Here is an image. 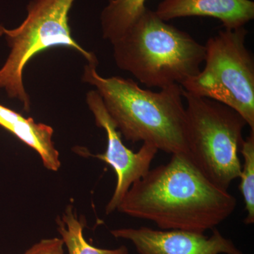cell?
Returning <instances> with one entry per match:
<instances>
[{
	"label": "cell",
	"instance_id": "1",
	"mask_svg": "<svg viewBox=\"0 0 254 254\" xmlns=\"http://www.w3.org/2000/svg\"><path fill=\"white\" fill-rule=\"evenodd\" d=\"M237 199L207 178L187 154L148 170L125 195L118 210L160 230L205 233L235 211Z\"/></svg>",
	"mask_w": 254,
	"mask_h": 254
},
{
	"label": "cell",
	"instance_id": "2",
	"mask_svg": "<svg viewBox=\"0 0 254 254\" xmlns=\"http://www.w3.org/2000/svg\"><path fill=\"white\" fill-rule=\"evenodd\" d=\"M88 63L82 81L95 87L117 128L127 141L154 145L168 154H187L188 128L182 88L145 90L129 78L103 77Z\"/></svg>",
	"mask_w": 254,
	"mask_h": 254
},
{
	"label": "cell",
	"instance_id": "3",
	"mask_svg": "<svg viewBox=\"0 0 254 254\" xmlns=\"http://www.w3.org/2000/svg\"><path fill=\"white\" fill-rule=\"evenodd\" d=\"M112 45L118 67L148 88L181 86L199 73L204 62L203 45L148 8Z\"/></svg>",
	"mask_w": 254,
	"mask_h": 254
},
{
	"label": "cell",
	"instance_id": "4",
	"mask_svg": "<svg viewBox=\"0 0 254 254\" xmlns=\"http://www.w3.org/2000/svg\"><path fill=\"white\" fill-rule=\"evenodd\" d=\"M75 0H31L27 15L18 27L7 29L0 26V36H4L10 53L0 68V89L10 98L22 103L29 112L31 103L23 83L26 65L36 55L55 47L71 48L81 54L88 63L98 65L96 55L87 51L71 36L69 13Z\"/></svg>",
	"mask_w": 254,
	"mask_h": 254
},
{
	"label": "cell",
	"instance_id": "5",
	"mask_svg": "<svg viewBox=\"0 0 254 254\" xmlns=\"http://www.w3.org/2000/svg\"><path fill=\"white\" fill-rule=\"evenodd\" d=\"M182 95L187 104L189 156L210 182L228 190L240 178L238 153L247 124L227 105L184 89Z\"/></svg>",
	"mask_w": 254,
	"mask_h": 254
},
{
	"label": "cell",
	"instance_id": "6",
	"mask_svg": "<svg viewBox=\"0 0 254 254\" xmlns=\"http://www.w3.org/2000/svg\"><path fill=\"white\" fill-rule=\"evenodd\" d=\"M245 26L224 29L205 45V66L181 85L190 94L236 111L254 131V61Z\"/></svg>",
	"mask_w": 254,
	"mask_h": 254
},
{
	"label": "cell",
	"instance_id": "7",
	"mask_svg": "<svg viewBox=\"0 0 254 254\" xmlns=\"http://www.w3.org/2000/svg\"><path fill=\"white\" fill-rule=\"evenodd\" d=\"M86 100L94 116L95 125L105 130L108 140L105 153L91 155L108 164L117 175L116 187L105 208L107 215H109L118 210L131 185L148 173L158 150L148 143H143L137 152L128 149L122 141L121 133L110 118L99 93L95 90L88 92Z\"/></svg>",
	"mask_w": 254,
	"mask_h": 254
},
{
	"label": "cell",
	"instance_id": "8",
	"mask_svg": "<svg viewBox=\"0 0 254 254\" xmlns=\"http://www.w3.org/2000/svg\"><path fill=\"white\" fill-rule=\"evenodd\" d=\"M110 233L129 241L138 254H244L218 229L210 236L180 230H155L148 227L116 229Z\"/></svg>",
	"mask_w": 254,
	"mask_h": 254
},
{
	"label": "cell",
	"instance_id": "9",
	"mask_svg": "<svg viewBox=\"0 0 254 254\" xmlns=\"http://www.w3.org/2000/svg\"><path fill=\"white\" fill-rule=\"evenodd\" d=\"M155 13L165 21L200 16L216 18L225 29L244 27L254 18L252 0H163Z\"/></svg>",
	"mask_w": 254,
	"mask_h": 254
},
{
	"label": "cell",
	"instance_id": "10",
	"mask_svg": "<svg viewBox=\"0 0 254 254\" xmlns=\"http://www.w3.org/2000/svg\"><path fill=\"white\" fill-rule=\"evenodd\" d=\"M0 127L9 131L20 141L36 150L45 168L57 172L61 166L60 153L53 140L54 129L43 123H37L31 118L0 104Z\"/></svg>",
	"mask_w": 254,
	"mask_h": 254
},
{
	"label": "cell",
	"instance_id": "11",
	"mask_svg": "<svg viewBox=\"0 0 254 254\" xmlns=\"http://www.w3.org/2000/svg\"><path fill=\"white\" fill-rule=\"evenodd\" d=\"M146 0H108L100 14L102 33L111 44L122 38L145 9Z\"/></svg>",
	"mask_w": 254,
	"mask_h": 254
},
{
	"label": "cell",
	"instance_id": "12",
	"mask_svg": "<svg viewBox=\"0 0 254 254\" xmlns=\"http://www.w3.org/2000/svg\"><path fill=\"white\" fill-rule=\"evenodd\" d=\"M58 232L68 254H129L125 246L113 250L100 249L90 245L83 237L84 222L80 221L71 205H68L63 217L57 218Z\"/></svg>",
	"mask_w": 254,
	"mask_h": 254
},
{
	"label": "cell",
	"instance_id": "13",
	"mask_svg": "<svg viewBox=\"0 0 254 254\" xmlns=\"http://www.w3.org/2000/svg\"><path fill=\"white\" fill-rule=\"evenodd\" d=\"M240 151L243 157L244 163L240 178V190L245 202L247 216L245 224L254 222V131L251 130L250 136L244 139Z\"/></svg>",
	"mask_w": 254,
	"mask_h": 254
},
{
	"label": "cell",
	"instance_id": "14",
	"mask_svg": "<svg viewBox=\"0 0 254 254\" xmlns=\"http://www.w3.org/2000/svg\"><path fill=\"white\" fill-rule=\"evenodd\" d=\"M64 245L62 239H44L32 246L24 254H64Z\"/></svg>",
	"mask_w": 254,
	"mask_h": 254
}]
</instances>
